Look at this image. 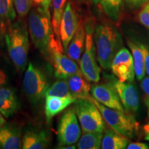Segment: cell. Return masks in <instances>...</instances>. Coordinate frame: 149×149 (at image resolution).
Masks as SVG:
<instances>
[{
	"label": "cell",
	"instance_id": "1",
	"mask_svg": "<svg viewBox=\"0 0 149 149\" xmlns=\"http://www.w3.org/2000/svg\"><path fill=\"white\" fill-rule=\"evenodd\" d=\"M94 41L97 59L100 66L103 69L111 68L112 61L123 46L120 33L111 24H98L95 30Z\"/></svg>",
	"mask_w": 149,
	"mask_h": 149
},
{
	"label": "cell",
	"instance_id": "2",
	"mask_svg": "<svg viewBox=\"0 0 149 149\" xmlns=\"http://www.w3.org/2000/svg\"><path fill=\"white\" fill-rule=\"evenodd\" d=\"M5 42L13 64L18 71L23 72L27 66L30 46L25 24L17 22L11 24L5 34Z\"/></svg>",
	"mask_w": 149,
	"mask_h": 149
},
{
	"label": "cell",
	"instance_id": "3",
	"mask_svg": "<svg viewBox=\"0 0 149 149\" xmlns=\"http://www.w3.org/2000/svg\"><path fill=\"white\" fill-rule=\"evenodd\" d=\"M29 31L33 43L44 55H48L53 34L51 15L41 7L35 6L29 13Z\"/></svg>",
	"mask_w": 149,
	"mask_h": 149
},
{
	"label": "cell",
	"instance_id": "4",
	"mask_svg": "<svg viewBox=\"0 0 149 149\" xmlns=\"http://www.w3.org/2000/svg\"><path fill=\"white\" fill-rule=\"evenodd\" d=\"M92 100L102 113L104 121L111 129L128 139H134L138 136L139 124L134 115L108 108L93 97Z\"/></svg>",
	"mask_w": 149,
	"mask_h": 149
},
{
	"label": "cell",
	"instance_id": "5",
	"mask_svg": "<svg viewBox=\"0 0 149 149\" xmlns=\"http://www.w3.org/2000/svg\"><path fill=\"white\" fill-rule=\"evenodd\" d=\"M74 109L83 133H104L106 130V122L93 101L92 97L77 99L74 102Z\"/></svg>",
	"mask_w": 149,
	"mask_h": 149
},
{
	"label": "cell",
	"instance_id": "6",
	"mask_svg": "<svg viewBox=\"0 0 149 149\" xmlns=\"http://www.w3.org/2000/svg\"><path fill=\"white\" fill-rule=\"evenodd\" d=\"M48 55L51 58L55 76L57 79H67L74 74H82L77 63L65 54L61 40L57 38L54 33L50 41Z\"/></svg>",
	"mask_w": 149,
	"mask_h": 149
},
{
	"label": "cell",
	"instance_id": "7",
	"mask_svg": "<svg viewBox=\"0 0 149 149\" xmlns=\"http://www.w3.org/2000/svg\"><path fill=\"white\" fill-rule=\"evenodd\" d=\"M49 86L45 74L38 67L30 62L23 79L24 90L29 101L34 104L40 103L46 97Z\"/></svg>",
	"mask_w": 149,
	"mask_h": 149
},
{
	"label": "cell",
	"instance_id": "8",
	"mask_svg": "<svg viewBox=\"0 0 149 149\" xmlns=\"http://www.w3.org/2000/svg\"><path fill=\"white\" fill-rule=\"evenodd\" d=\"M86 41L84 51L80 59L79 67L83 75L94 83L100 80L101 69L97 64L96 48L94 41V31L91 24L86 26Z\"/></svg>",
	"mask_w": 149,
	"mask_h": 149
},
{
	"label": "cell",
	"instance_id": "9",
	"mask_svg": "<svg viewBox=\"0 0 149 149\" xmlns=\"http://www.w3.org/2000/svg\"><path fill=\"white\" fill-rule=\"evenodd\" d=\"M74 107L64 112L57 128V140L59 146L77 143L81 137V130Z\"/></svg>",
	"mask_w": 149,
	"mask_h": 149
},
{
	"label": "cell",
	"instance_id": "10",
	"mask_svg": "<svg viewBox=\"0 0 149 149\" xmlns=\"http://www.w3.org/2000/svg\"><path fill=\"white\" fill-rule=\"evenodd\" d=\"M111 68L113 75L122 82H133L135 72L133 57L126 48L117 52L111 62Z\"/></svg>",
	"mask_w": 149,
	"mask_h": 149
},
{
	"label": "cell",
	"instance_id": "11",
	"mask_svg": "<svg viewBox=\"0 0 149 149\" xmlns=\"http://www.w3.org/2000/svg\"><path fill=\"white\" fill-rule=\"evenodd\" d=\"M109 80L116 90L125 112L135 115L139 108V95L136 87L132 82H122L114 77H109Z\"/></svg>",
	"mask_w": 149,
	"mask_h": 149
},
{
	"label": "cell",
	"instance_id": "12",
	"mask_svg": "<svg viewBox=\"0 0 149 149\" xmlns=\"http://www.w3.org/2000/svg\"><path fill=\"white\" fill-rule=\"evenodd\" d=\"M91 93L95 100L105 107L112 109L125 111L116 90L110 82L93 85L91 86Z\"/></svg>",
	"mask_w": 149,
	"mask_h": 149
},
{
	"label": "cell",
	"instance_id": "13",
	"mask_svg": "<svg viewBox=\"0 0 149 149\" xmlns=\"http://www.w3.org/2000/svg\"><path fill=\"white\" fill-rule=\"evenodd\" d=\"M79 23L77 14L72 7V3L68 2L61 18L59 28L60 40L65 53L66 52L70 42L77 31Z\"/></svg>",
	"mask_w": 149,
	"mask_h": 149
},
{
	"label": "cell",
	"instance_id": "14",
	"mask_svg": "<svg viewBox=\"0 0 149 149\" xmlns=\"http://www.w3.org/2000/svg\"><path fill=\"white\" fill-rule=\"evenodd\" d=\"M21 128L13 124L0 127V148L19 149L22 146Z\"/></svg>",
	"mask_w": 149,
	"mask_h": 149
},
{
	"label": "cell",
	"instance_id": "15",
	"mask_svg": "<svg viewBox=\"0 0 149 149\" xmlns=\"http://www.w3.org/2000/svg\"><path fill=\"white\" fill-rule=\"evenodd\" d=\"M19 109L15 91L8 87L0 88V112L6 118L13 115Z\"/></svg>",
	"mask_w": 149,
	"mask_h": 149
},
{
	"label": "cell",
	"instance_id": "16",
	"mask_svg": "<svg viewBox=\"0 0 149 149\" xmlns=\"http://www.w3.org/2000/svg\"><path fill=\"white\" fill-rule=\"evenodd\" d=\"M73 97H60L55 96H46L45 97V115L46 122L49 124L55 115L69 107L76 101Z\"/></svg>",
	"mask_w": 149,
	"mask_h": 149
},
{
	"label": "cell",
	"instance_id": "17",
	"mask_svg": "<svg viewBox=\"0 0 149 149\" xmlns=\"http://www.w3.org/2000/svg\"><path fill=\"white\" fill-rule=\"evenodd\" d=\"M22 140L23 149H44L47 148L49 143L46 132L35 128L27 130Z\"/></svg>",
	"mask_w": 149,
	"mask_h": 149
},
{
	"label": "cell",
	"instance_id": "18",
	"mask_svg": "<svg viewBox=\"0 0 149 149\" xmlns=\"http://www.w3.org/2000/svg\"><path fill=\"white\" fill-rule=\"evenodd\" d=\"M86 41V29L83 24L79 23L77 31L72 38L66 53L68 57L79 64L81 55L84 51Z\"/></svg>",
	"mask_w": 149,
	"mask_h": 149
},
{
	"label": "cell",
	"instance_id": "19",
	"mask_svg": "<svg viewBox=\"0 0 149 149\" xmlns=\"http://www.w3.org/2000/svg\"><path fill=\"white\" fill-rule=\"evenodd\" d=\"M68 87L74 98H90L91 86L83 74H74L67 78Z\"/></svg>",
	"mask_w": 149,
	"mask_h": 149
},
{
	"label": "cell",
	"instance_id": "20",
	"mask_svg": "<svg viewBox=\"0 0 149 149\" xmlns=\"http://www.w3.org/2000/svg\"><path fill=\"white\" fill-rule=\"evenodd\" d=\"M127 43L133 57L136 78L139 81H141L146 74L144 51L139 43L132 40H128Z\"/></svg>",
	"mask_w": 149,
	"mask_h": 149
},
{
	"label": "cell",
	"instance_id": "21",
	"mask_svg": "<svg viewBox=\"0 0 149 149\" xmlns=\"http://www.w3.org/2000/svg\"><path fill=\"white\" fill-rule=\"evenodd\" d=\"M129 139L113 129L104 130L101 148L103 149H124L127 148Z\"/></svg>",
	"mask_w": 149,
	"mask_h": 149
},
{
	"label": "cell",
	"instance_id": "22",
	"mask_svg": "<svg viewBox=\"0 0 149 149\" xmlns=\"http://www.w3.org/2000/svg\"><path fill=\"white\" fill-rule=\"evenodd\" d=\"M94 2L101 8L112 22H118L123 0H94Z\"/></svg>",
	"mask_w": 149,
	"mask_h": 149
},
{
	"label": "cell",
	"instance_id": "23",
	"mask_svg": "<svg viewBox=\"0 0 149 149\" xmlns=\"http://www.w3.org/2000/svg\"><path fill=\"white\" fill-rule=\"evenodd\" d=\"M103 133L87 132L84 133L77 141V148L79 149H99L101 148Z\"/></svg>",
	"mask_w": 149,
	"mask_h": 149
},
{
	"label": "cell",
	"instance_id": "24",
	"mask_svg": "<svg viewBox=\"0 0 149 149\" xmlns=\"http://www.w3.org/2000/svg\"><path fill=\"white\" fill-rule=\"evenodd\" d=\"M13 0H0V26L3 29L6 24L15 21L17 14Z\"/></svg>",
	"mask_w": 149,
	"mask_h": 149
},
{
	"label": "cell",
	"instance_id": "25",
	"mask_svg": "<svg viewBox=\"0 0 149 149\" xmlns=\"http://www.w3.org/2000/svg\"><path fill=\"white\" fill-rule=\"evenodd\" d=\"M66 0H52L53 5V16H52L51 23L53 33L56 37L60 39L59 35V28L62 18L63 14L66 8Z\"/></svg>",
	"mask_w": 149,
	"mask_h": 149
},
{
	"label": "cell",
	"instance_id": "26",
	"mask_svg": "<svg viewBox=\"0 0 149 149\" xmlns=\"http://www.w3.org/2000/svg\"><path fill=\"white\" fill-rule=\"evenodd\" d=\"M46 96H55L60 97H72L70 92L67 79H59L54 82L51 86L48 87Z\"/></svg>",
	"mask_w": 149,
	"mask_h": 149
},
{
	"label": "cell",
	"instance_id": "27",
	"mask_svg": "<svg viewBox=\"0 0 149 149\" xmlns=\"http://www.w3.org/2000/svg\"><path fill=\"white\" fill-rule=\"evenodd\" d=\"M15 8L19 17H24L31 11L32 0H13Z\"/></svg>",
	"mask_w": 149,
	"mask_h": 149
},
{
	"label": "cell",
	"instance_id": "28",
	"mask_svg": "<svg viewBox=\"0 0 149 149\" xmlns=\"http://www.w3.org/2000/svg\"><path fill=\"white\" fill-rule=\"evenodd\" d=\"M137 19L141 25L149 30V1L143 6V8L139 11Z\"/></svg>",
	"mask_w": 149,
	"mask_h": 149
},
{
	"label": "cell",
	"instance_id": "29",
	"mask_svg": "<svg viewBox=\"0 0 149 149\" xmlns=\"http://www.w3.org/2000/svg\"><path fill=\"white\" fill-rule=\"evenodd\" d=\"M149 0H125L126 5L130 9H137L143 6Z\"/></svg>",
	"mask_w": 149,
	"mask_h": 149
},
{
	"label": "cell",
	"instance_id": "30",
	"mask_svg": "<svg viewBox=\"0 0 149 149\" xmlns=\"http://www.w3.org/2000/svg\"><path fill=\"white\" fill-rule=\"evenodd\" d=\"M51 1L52 0H32V2L35 6L41 7L48 13H50L49 9Z\"/></svg>",
	"mask_w": 149,
	"mask_h": 149
},
{
	"label": "cell",
	"instance_id": "31",
	"mask_svg": "<svg viewBox=\"0 0 149 149\" xmlns=\"http://www.w3.org/2000/svg\"><path fill=\"white\" fill-rule=\"evenodd\" d=\"M141 48L144 54V61H145V69H146V73L149 77V48L144 44H140Z\"/></svg>",
	"mask_w": 149,
	"mask_h": 149
},
{
	"label": "cell",
	"instance_id": "32",
	"mask_svg": "<svg viewBox=\"0 0 149 149\" xmlns=\"http://www.w3.org/2000/svg\"><path fill=\"white\" fill-rule=\"evenodd\" d=\"M128 149H148L149 145L144 142H132L128 144Z\"/></svg>",
	"mask_w": 149,
	"mask_h": 149
},
{
	"label": "cell",
	"instance_id": "33",
	"mask_svg": "<svg viewBox=\"0 0 149 149\" xmlns=\"http://www.w3.org/2000/svg\"><path fill=\"white\" fill-rule=\"evenodd\" d=\"M141 88L146 95L149 97V77H144L141 80Z\"/></svg>",
	"mask_w": 149,
	"mask_h": 149
},
{
	"label": "cell",
	"instance_id": "34",
	"mask_svg": "<svg viewBox=\"0 0 149 149\" xmlns=\"http://www.w3.org/2000/svg\"><path fill=\"white\" fill-rule=\"evenodd\" d=\"M8 82V76L6 72L0 68V88L5 86Z\"/></svg>",
	"mask_w": 149,
	"mask_h": 149
},
{
	"label": "cell",
	"instance_id": "35",
	"mask_svg": "<svg viewBox=\"0 0 149 149\" xmlns=\"http://www.w3.org/2000/svg\"><path fill=\"white\" fill-rule=\"evenodd\" d=\"M143 129H144V139L149 141V122L145 124Z\"/></svg>",
	"mask_w": 149,
	"mask_h": 149
},
{
	"label": "cell",
	"instance_id": "36",
	"mask_svg": "<svg viewBox=\"0 0 149 149\" xmlns=\"http://www.w3.org/2000/svg\"><path fill=\"white\" fill-rule=\"evenodd\" d=\"M144 104L146 105V109H147V113H148V116L149 117V97L146 95L144 97Z\"/></svg>",
	"mask_w": 149,
	"mask_h": 149
},
{
	"label": "cell",
	"instance_id": "37",
	"mask_svg": "<svg viewBox=\"0 0 149 149\" xmlns=\"http://www.w3.org/2000/svg\"><path fill=\"white\" fill-rule=\"evenodd\" d=\"M5 118L6 117L0 112V127L4 125L5 124H6V120Z\"/></svg>",
	"mask_w": 149,
	"mask_h": 149
},
{
	"label": "cell",
	"instance_id": "38",
	"mask_svg": "<svg viewBox=\"0 0 149 149\" xmlns=\"http://www.w3.org/2000/svg\"><path fill=\"white\" fill-rule=\"evenodd\" d=\"M76 148H77V146H75V145H74V144L58 147V148H61V149H75Z\"/></svg>",
	"mask_w": 149,
	"mask_h": 149
},
{
	"label": "cell",
	"instance_id": "39",
	"mask_svg": "<svg viewBox=\"0 0 149 149\" xmlns=\"http://www.w3.org/2000/svg\"><path fill=\"white\" fill-rule=\"evenodd\" d=\"M2 29L0 26V40H1V31H2Z\"/></svg>",
	"mask_w": 149,
	"mask_h": 149
},
{
	"label": "cell",
	"instance_id": "40",
	"mask_svg": "<svg viewBox=\"0 0 149 149\" xmlns=\"http://www.w3.org/2000/svg\"><path fill=\"white\" fill-rule=\"evenodd\" d=\"M80 1H89V0H79Z\"/></svg>",
	"mask_w": 149,
	"mask_h": 149
}]
</instances>
